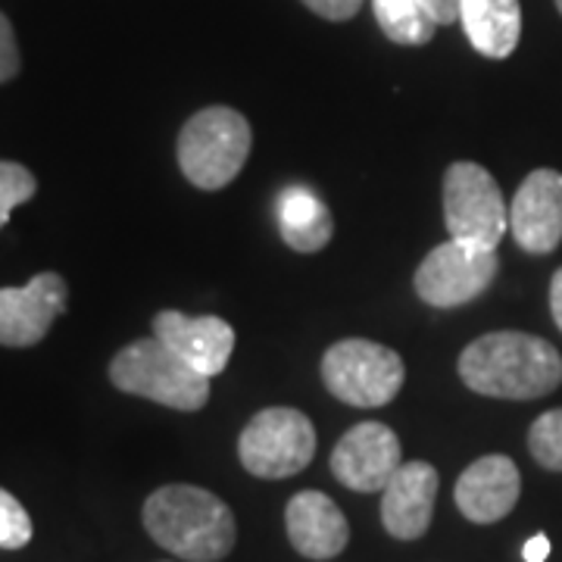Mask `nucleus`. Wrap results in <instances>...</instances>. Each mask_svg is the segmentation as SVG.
Wrapping results in <instances>:
<instances>
[{"label":"nucleus","mask_w":562,"mask_h":562,"mask_svg":"<svg viewBox=\"0 0 562 562\" xmlns=\"http://www.w3.org/2000/svg\"><path fill=\"white\" fill-rule=\"evenodd\" d=\"M20 47H16V35L10 20L0 13V81H10L20 72Z\"/></svg>","instance_id":"obj_22"},{"label":"nucleus","mask_w":562,"mask_h":562,"mask_svg":"<svg viewBox=\"0 0 562 562\" xmlns=\"http://www.w3.org/2000/svg\"><path fill=\"white\" fill-rule=\"evenodd\" d=\"M144 528L162 550L184 562H220L238 528L225 503L194 484H166L144 503Z\"/></svg>","instance_id":"obj_2"},{"label":"nucleus","mask_w":562,"mask_h":562,"mask_svg":"<svg viewBox=\"0 0 562 562\" xmlns=\"http://www.w3.org/2000/svg\"><path fill=\"white\" fill-rule=\"evenodd\" d=\"M438 469L431 462H403L382 491L384 531L397 541H419L438 501Z\"/></svg>","instance_id":"obj_13"},{"label":"nucleus","mask_w":562,"mask_h":562,"mask_svg":"<svg viewBox=\"0 0 562 562\" xmlns=\"http://www.w3.org/2000/svg\"><path fill=\"white\" fill-rule=\"evenodd\" d=\"M522 494V475L516 462L503 453H491L475 460L457 482V506L460 513L475 525H494L506 519Z\"/></svg>","instance_id":"obj_14"},{"label":"nucleus","mask_w":562,"mask_h":562,"mask_svg":"<svg viewBox=\"0 0 562 562\" xmlns=\"http://www.w3.org/2000/svg\"><path fill=\"white\" fill-rule=\"evenodd\" d=\"M254 147L250 122L232 106H206L184 122L176 144L184 179L201 191H220L238 179Z\"/></svg>","instance_id":"obj_3"},{"label":"nucleus","mask_w":562,"mask_h":562,"mask_svg":"<svg viewBox=\"0 0 562 562\" xmlns=\"http://www.w3.org/2000/svg\"><path fill=\"white\" fill-rule=\"evenodd\" d=\"M525 562H543L547 557H550V538L547 535H535L531 541L525 543L522 550Z\"/></svg>","instance_id":"obj_25"},{"label":"nucleus","mask_w":562,"mask_h":562,"mask_svg":"<svg viewBox=\"0 0 562 562\" xmlns=\"http://www.w3.org/2000/svg\"><path fill=\"white\" fill-rule=\"evenodd\" d=\"M154 335L206 379L222 375L235 350V328L220 316H184L179 310H162L154 316Z\"/></svg>","instance_id":"obj_12"},{"label":"nucleus","mask_w":562,"mask_h":562,"mask_svg":"<svg viewBox=\"0 0 562 562\" xmlns=\"http://www.w3.org/2000/svg\"><path fill=\"white\" fill-rule=\"evenodd\" d=\"M460 22L469 44L487 60H506L522 38L519 0H460Z\"/></svg>","instance_id":"obj_16"},{"label":"nucleus","mask_w":562,"mask_h":562,"mask_svg":"<svg viewBox=\"0 0 562 562\" xmlns=\"http://www.w3.org/2000/svg\"><path fill=\"white\" fill-rule=\"evenodd\" d=\"M403 465L401 438L384 422H360L344 435L331 453L335 479L360 494L384 491Z\"/></svg>","instance_id":"obj_9"},{"label":"nucleus","mask_w":562,"mask_h":562,"mask_svg":"<svg viewBox=\"0 0 562 562\" xmlns=\"http://www.w3.org/2000/svg\"><path fill=\"white\" fill-rule=\"evenodd\" d=\"M276 220L284 244L297 254H316L331 241L335 222L328 206L303 184L284 188L276 201Z\"/></svg>","instance_id":"obj_17"},{"label":"nucleus","mask_w":562,"mask_h":562,"mask_svg":"<svg viewBox=\"0 0 562 562\" xmlns=\"http://www.w3.org/2000/svg\"><path fill=\"white\" fill-rule=\"evenodd\" d=\"M372 7L382 32L394 44L419 47L435 38L438 20L431 16L425 0H372Z\"/></svg>","instance_id":"obj_18"},{"label":"nucleus","mask_w":562,"mask_h":562,"mask_svg":"<svg viewBox=\"0 0 562 562\" xmlns=\"http://www.w3.org/2000/svg\"><path fill=\"white\" fill-rule=\"evenodd\" d=\"M241 465L257 479H291L316 457V428L291 406H269L244 425L238 438Z\"/></svg>","instance_id":"obj_7"},{"label":"nucleus","mask_w":562,"mask_h":562,"mask_svg":"<svg viewBox=\"0 0 562 562\" xmlns=\"http://www.w3.org/2000/svg\"><path fill=\"white\" fill-rule=\"evenodd\" d=\"M425 7L431 10L438 25H450L453 20H460V0H425Z\"/></svg>","instance_id":"obj_24"},{"label":"nucleus","mask_w":562,"mask_h":562,"mask_svg":"<svg viewBox=\"0 0 562 562\" xmlns=\"http://www.w3.org/2000/svg\"><path fill=\"white\" fill-rule=\"evenodd\" d=\"M110 382L122 394H135L181 413H198L210 401V379L176 357L157 335L122 347L110 362Z\"/></svg>","instance_id":"obj_4"},{"label":"nucleus","mask_w":562,"mask_h":562,"mask_svg":"<svg viewBox=\"0 0 562 562\" xmlns=\"http://www.w3.org/2000/svg\"><path fill=\"white\" fill-rule=\"evenodd\" d=\"M69 284L57 272H41L22 288H0V347H35L60 319Z\"/></svg>","instance_id":"obj_10"},{"label":"nucleus","mask_w":562,"mask_h":562,"mask_svg":"<svg viewBox=\"0 0 562 562\" xmlns=\"http://www.w3.org/2000/svg\"><path fill=\"white\" fill-rule=\"evenodd\" d=\"M443 225L450 241L497 250L509 213L497 179L479 162H450L443 172Z\"/></svg>","instance_id":"obj_6"},{"label":"nucleus","mask_w":562,"mask_h":562,"mask_svg":"<svg viewBox=\"0 0 562 562\" xmlns=\"http://www.w3.org/2000/svg\"><path fill=\"white\" fill-rule=\"evenodd\" d=\"M550 313H553V322L562 331V269L553 272V281H550Z\"/></svg>","instance_id":"obj_26"},{"label":"nucleus","mask_w":562,"mask_h":562,"mask_svg":"<svg viewBox=\"0 0 562 562\" xmlns=\"http://www.w3.org/2000/svg\"><path fill=\"white\" fill-rule=\"evenodd\" d=\"M32 541V519L10 491L0 487V547L3 550H20Z\"/></svg>","instance_id":"obj_21"},{"label":"nucleus","mask_w":562,"mask_h":562,"mask_svg":"<svg viewBox=\"0 0 562 562\" xmlns=\"http://www.w3.org/2000/svg\"><path fill=\"white\" fill-rule=\"evenodd\" d=\"M557 7H560V13H562V0H557Z\"/></svg>","instance_id":"obj_27"},{"label":"nucleus","mask_w":562,"mask_h":562,"mask_svg":"<svg viewBox=\"0 0 562 562\" xmlns=\"http://www.w3.org/2000/svg\"><path fill=\"white\" fill-rule=\"evenodd\" d=\"M406 366L401 353L366 338L331 344L322 357V382L347 406L379 409L401 394Z\"/></svg>","instance_id":"obj_5"},{"label":"nucleus","mask_w":562,"mask_h":562,"mask_svg":"<svg viewBox=\"0 0 562 562\" xmlns=\"http://www.w3.org/2000/svg\"><path fill=\"white\" fill-rule=\"evenodd\" d=\"M301 3L328 22L353 20L362 7V0H301Z\"/></svg>","instance_id":"obj_23"},{"label":"nucleus","mask_w":562,"mask_h":562,"mask_svg":"<svg viewBox=\"0 0 562 562\" xmlns=\"http://www.w3.org/2000/svg\"><path fill=\"white\" fill-rule=\"evenodd\" d=\"M457 369L469 391L497 401H538L562 384L560 350L525 331L475 338L460 353Z\"/></svg>","instance_id":"obj_1"},{"label":"nucleus","mask_w":562,"mask_h":562,"mask_svg":"<svg viewBox=\"0 0 562 562\" xmlns=\"http://www.w3.org/2000/svg\"><path fill=\"white\" fill-rule=\"evenodd\" d=\"M528 450L538 465L550 472H562V406L535 419L528 428Z\"/></svg>","instance_id":"obj_19"},{"label":"nucleus","mask_w":562,"mask_h":562,"mask_svg":"<svg viewBox=\"0 0 562 562\" xmlns=\"http://www.w3.org/2000/svg\"><path fill=\"white\" fill-rule=\"evenodd\" d=\"M284 528L294 550L306 560H335L350 541L341 506L322 491H301L284 506Z\"/></svg>","instance_id":"obj_15"},{"label":"nucleus","mask_w":562,"mask_h":562,"mask_svg":"<svg viewBox=\"0 0 562 562\" xmlns=\"http://www.w3.org/2000/svg\"><path fill=\"white\" fill-rule=\"evenodd\" d=\"M35 191H38V181L22 162L0 160V228L10 222V213L20 203L35 198Z\"/></svg>","instance_id":"obj_20"},{"label":"nucleus","mask_w":562,"mask_h":562,"mask_svg":"<svg viewBox=\"0 0 562 562\" xmlns=\"http://www.w3.org/2000/svg\"><path fill=\"white\" fill-rule=\"evenodd\" d=\"M509 232L525 254H553L562 244V172L535 169L509 206Z\"/></svg>","instance_id":"obj_11"},{"label":"nucleus","mask_w":562,"mask_h":562,"mask_svg":"<svg viewBox=\"0 0 562 562\" xmlns=\"http://www.w3.org/2000/svg\"><path fill=\"white\" fill-rule=\"evenodd\" d=\"M501 272L497 250H479L460 241L438 244L416 269V294L435 310H457L479 301Z\"/></svg>","instance_id":"obj_8"}]
</instances>
